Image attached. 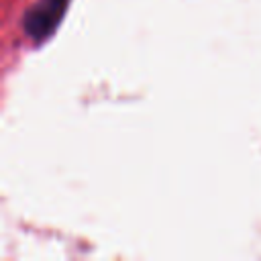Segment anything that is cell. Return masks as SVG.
Masks as SVG:
<instances>
[{
	"label": "cell",
	"instance_id": "obj_1",
	"mask_svg": "<svg viewBox=\"0 0 261 261\" xmlns=\"http://www.w3.org/2000/svg\"><path fill=\"white\" fill-rule=\"evenodd\" d=\"M69 0H37L24 14V33L33 41L47 39L59 24Z\"/></svg>",
	"mask_w": 261,
	"mask_h": 261
}]
</instances>
